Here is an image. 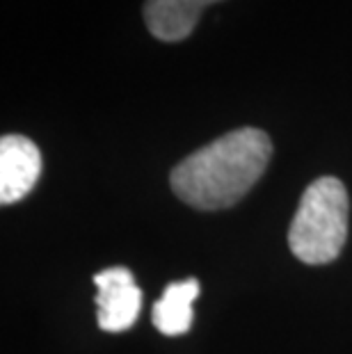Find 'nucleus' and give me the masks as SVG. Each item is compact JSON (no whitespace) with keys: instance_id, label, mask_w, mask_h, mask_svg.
<instances>
[{"instance_id":"1","label":"nucleus","mask_w":352,"mask_h":354,"mask_svg":"<svg viewBox=\"0 0 352 354\" xmlns=\"http://www.w3.org/2000/svg\"><path fill=\"white\" fill-rule=\"evenodd\" d=\"M272 142L259 128H238L190 153L172 169V190L199 210H220L238 203L263 176Z\"/></svg>"},{"instance_id":"2","label":"nucleus","mask_w":352,"mask_h":354,"mask_svg":"<svg viewBox=\"0 0 352 354\" xmlns=\"http://www.w3.org/2000/svg\"><path fill=\"white\" fill-rule=\"evenodd\" d=\"M348 192L334 176L306 187L288 229V247L306 266H325L339 259L348 238Z\"/></svg>"},{"instance_id":"3","label":"nucleus","mask_w":352,"mask_h":354,"mask_svg":"<svg viewBox=\"0 0 352 354\" xmlns=\"http://www.w3.org/2000/svg\"><path fill=\"white\" fill-rule=\"evenodd\" d=\"M96 292V322L103 331L117 334L133 327L142 308V290L138 288L136 277L129 268L117 266L94 274Z\"/></svg>"},{"instance_id":"4","label":"nucleus","mask_w":352,"mask_h":354,"mask_svg":"<svg viewBox=\"0 0 352 354\" xmlns=\"http://www.w3.org/2000/svg\"><path fill=\"white\" fill-rule=\"evenodd\" d=\"M41 174V153L24 135H5L0 140V201L17 203L30 194Z\"/></svg>"},{"instance_id":"5","label":"nucleus","mask_w":352,"mask_h":354,"mask_svg":"<svg viewBox=\"0 0 352 354\" xmlns=\"http://www.w3.org/2000/svg\"><path fill=\"white\" fill-rule=\"evenodd\" d=\"M217 0H147L145 21L156 39L181 41L197 28L199 14Z\"/></svg>"},{"instance_id":"6","label":"nucleus","mask_w":352,"mask_h":354,"mask_svg":"<svg viewBox=\"0 0 352 354\" xmlns=\"http://www.w3.org/2000/svg\"><path fill=\"white\" fill-rule=\"evenodd\" d=\"M199 295L197 279L169 283L154 304V327L165 336H181L192 327V304Z\"/></svg>"}]
</instances>
